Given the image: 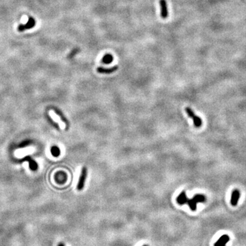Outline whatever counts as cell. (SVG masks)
<instances>
[{
    "label": "cell",
    "mask_w": 246,
    "mask_h": 246,
    "mask_svg": "<svg viewBox=\"0 0 246 246\" xmlns=\"http://www.w3.org/2000/svg\"><path fill=\"white\" fill-rule=\"evenodd\" d=\"M160 7H161V17L162 19H165L168 17V10H167V6L165 0H160Z\"/></svg>",
    "instance_id": "cell-2"
},
{
    "label": "cell",
    "mask_w": 246,
    "mask_h": 246,
    "mask_svg": "<svg viewBox=\"0 0 246 246\" xmlns=\"http://www.w3.org/2000/svg\"><path fill=\"white\" fill-rule=\"evenodd\" d=\"M187 204L192 211H195L196 209H197V202H196L194 198H192V199H189L187 201Z\"/></svg>",
    "instance_id": "cell-11"
},
{
    "label": "cell",
    "mask_w": 246,
    "mask_h": 246,
    "mask_svg": "<svg viewBox=\"0 0 246 246\" xmlns=\"http://www.w3.org/2000/svg\"><path fill=\"white\" fill-rule=\"evenodd\" d=\"M144 246H147V245H144Z\"/></svg>",
    "instance_id": "cell-17"
},
{
    "label": "cell",
    "mask_w": 246,
    "mask_h": 246,
    "mask_svg": "<svg viewBox=\"0 0 246 246\" xmlns=\"http://www.w3.org/2000/svg\"><path fill=\"white\" fill-rule=\"evenodd\" d=\"M229 241V236L228 234H223L214 244V246H226V243Z\"/></svg>",
    "instance_id": "cell-4"
},
{
    "label": "cell",
    "mask_w": 246,
    "mask_h": 246,
    "mask_svg": "<svg viewBox=\"0 0 246 246\" xmlns=\"http://www.w3.org/2000/svg\"><path fill=\"white\" fill-rule=\"evenodd\" d=\"M34 25H35V21H34V19H32L30 17V18L29 19V21H28V23H27L26 25H20L18 28V30L19 32H22V31H24L25 30L30 29V28H32V27H34Z\"/></svg>",
    "instance_id": "cell-5"
},
{
    "label": "cell",
    "mask_w": 246,
    "mask_h": 246,
    "mask_svg": "<svg viewBox=\"0 0 246 246\" xmlns=\"http://www.w3.org/2000/svg\"><path fill=\"white\" fill-rule=\"evenodd\" d=\"M114 60V57L110 53H106L101 59V63L105 64H111Z\"/></svg>",
    "instance_id": "cell-10"
},
{
    "label": "cell",
    "mask_w": 246,
    "mask_h": 246,
    "mask_svg": "<svg viewBox=\"0 0 246 246\" xmlns=\"http://www.w3.org/2000/svg\"><path fill=\"white\" fill-rule=\"evenodd\" d=\"M240 198V192L239 189H234L232 192L231 195V199H230V204L233 207L237 205L238 201H239Z\"/></svg>",
    "instance_id": "cell-3"
},
{
    "label": "cell",
    "mask_w": 246,
    "mask_h": 246,
    "mask_svg": "<svg viewBox=\"0 0 246 246\" xmlns=\"http://www.w3.org/2000/svg\"><path fill=\"white\" fill-rule=\"evenodd\" d=\"M118 69V66L117 65H116L115 66H114V67L110 68L99 67L97 68V72H98L99 73H101V74H110L116 71Z\"/></svg>",
    "instance_id": "cell-7"
},
{
    "label": "cell",
    "mask_w": 246,
    "mask_h": 246,
    "mask_svg": "<svg viewBox=\"0 0 246 246\" xmlns=\"http://www.w3.org/2000/svg\"><path fill=\"white\" fill-rule=\"evenodd\" d=\"M188 198L187 196L186 192H185V191H183L181 193L179 194L178 196V197L176 198V201L177 203H178L179 205H183L187 203L188 201Z\"/></svg>",
    "instance_id": "cell-6"
},
{
    "label": "cell",
    "mask_w": 246,
    "mask_h": 246,
    "mask_svg": "<svg viewBox=\"0 0 246 246\" xmlns=\"http://www.w3.org/2000/svg\"><path fill=\"white\" fill-rule=\"evenodd\" d=\"M58 246H65V245H64V244H63L62 243H60L58 244Z\"/></svg>",
    "instance_id": "cell-16"
},
{
    "label": "cell",
    "mask_w": 246,
    "mask_h": 246,
    "mask_svg": "<svg viewBox=\"0 0 246 246\" xmlns=\"http://www.w3.org/2000/svg\"><path fill=\"white\" fill-rule=\"evenodd\" d=\"M194 199L196 200L198 203H204L206 200V197L205 196L203 195V194H196L194 196Z\"/></svg>",
    "instance_id": "cell-13"
},
{
    "label": "cell",
    "mask_w": 246,
    "mask_h": 246,
    "mask_svg": "<svg viewBox=\"0 0 246 246\" xmlns=\"http://www.w3.org/2000/svg\"><path fill=\"white\" fill-rule=\"evenodd\" d=\"M87 174H88L87 168L86 167H83V168L81 169V174H80L79 179V182H78L77 183V190L81 191L83 189V187H84V185H85V180H86Z\"/></svg>",
    "instance_id": "cell-1"
},
{
    "label": "cell",
    "mask_w": 246,
    "mask_h": 246,
    "mask_svg": "<svg viewBox=\"0 0 246 246\" xmlns=\"http://www.w3.org/2000/svg\"><path fill=\"white\" fill-rule=\"evenodd\" d=\"M185 110L186 113L187 114V115H188V116L189 118H193L194 117V116H196L195 114H194V111L191 108H189V107H186L185 109Z\"/></svg>",
    "instance_id": "cell-15"
},
{
    "label": "cell",
    "mask_w": 246,
    "mask_h": 246,
    "mask_svg": "<svg viewBox=\"0 0 246 246\" xmlns=\"http://www.w3.org/2000/svg\"><path fill=\"white\" fill-rule=\"evenodd\" d=\"M49 114H50L51 117L52 118V119L53 120V121H56L57 123L59 124V125H60V127H61V128H64V124L63 123V122L61 121L60 118L58 117V116H57V114L55 113L54 112L51 111L50 112H49Z\"/></svg>",
    "instance_id": "cell-9"
},
{
    "label": "cell",
    "mask_w": 246,
    "mask_h": 246,
    "mask_svg": "<svg viewBox=\"0 0 246 246\" xmlns=\"http://www.w3.org/2000/svg\"><path fill=\"white\" fill-rule=\"evenodd\" d=\"M194 121V125H195L196 127H200L202 126V124H203V121H202L201 118H200L199 116H195L194 117L192 118Z\"/></svg>",
    "instance_id": "cell-14"
},
{
    "label": "cell",
    "mask_w": 246,
    "mask_h": 246,
    "mask_svg": "<svg viewBox=\"0 0 246 246\" xmlns=\"http://www.w3.org/2000/svg\"><path fill=\"white\" fill-rule=\"evenodd\" d=\"M25 160H26L27 161H28V163H29V166L30 168L32 170L35 171L37 170L38 168V164L36 162L34 161V159H32L31 157H29V156H27L24 158Z\"/></svg>",
    "instance_id": "cell-8"
},
{
    "label": "cell",
    "mask_w": 246,
    "mask_h": 246,
    "mask_svg": "<svg viewBox=\"0 0 246 246\" xmlns=\"http://www.w3.org/2000/svg\"><path fill=\"white\" fill-rule=\"evenodd\" d=\"M51 152L53 157H58L60 155V149L58 147V146H52V148H51Z\"/></svg>",
    "instance_id": "cell-12"
}]
</instances>
